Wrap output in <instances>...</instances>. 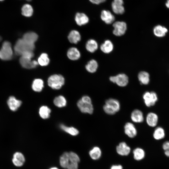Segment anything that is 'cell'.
<instances>
[{"instance_id": "cell-41", "label": "cell", "mask_w": 169, "mask_h": 169, "mask_svg": "<svg viewBox=\"0 0 169 169\" xmlns=\"http://www.w3.org/2000/svg\"><path fill=\"white\" fill-rule=\"evenodd\" d=\"M106 0H89V1L92 3L99 4L100 3L105 2Z\"/></svg>"}, {"instance_id": "cell-5", "label": "cell", "mask_w": 169, "mask_h": 169, "mask_svg": "<svg viewBox=\"0 0 169 169\" xmlns=\"http://www.w3.org/2000/svg\"><path fill=\"white\" fill-rule=\"evenodd\" d=\"M110 81L116 84L120 87H125L127 85L129 79L127 75L124 74H120L116 75L111 76L109 78Z\"/></svg>"}, {"instance_id": "cell-23", "label": "cell", "mask_w": 169, "mask_h": 169, "mask_svg": "<svg viewBox=\"0 0 169 169\" xmlns=\"http://www.w3.org/2000/svg\"><path fill=\"white\" fill-rule=\"evenodd\" d=\"M68 39L71 43L76 44L80 40L81 36L78 31L74 30L72 31L69 33Z\"/></svg>"}, {"instance_id": "cell-19", "label": "cell", "mask_w": 169, "mask_h": 169, "mask_svg": "<svg viewBox=\"0 0 169 169\" xmlns=\"http://www.w3.org/2000/svg\"><path fill=\"white\" fill-rule=\"evenodd\" d=\"M168 31L166 27L161 25H157L153 28V32L154 35L158 37H162L165 36Z\"/></svg>"}, {"instance_id": "cell-28", "label": "cell", "mask_w": 169, "mask_h": 169, "mask_svg": "<svg viewBox=\"0 0 169 169\" xmlns=\"http://www.w3.org/2000/svg\"><path fill=\"white\" fill-rule=\"evenodd\" d=\"M59 162L60 166L64 168L67 169L69 162V152H65L61 156Z\"/></svg>"}, {"instance_id": "cell-29", "label": "cell", "mask_w": 169, "mask_h": 169, "mask_svg": "<svg viewBox=\"0 0 169 169\" xmlns=\"http://www.w3.org/2000/svg\"><path fill=\"white\" fill-rule=\"evenodd\" d=\"M89 155L92 159H98L101 155V150L98 147H94L89 151Z\"/></svg>"}, {"instance_id": "cell-3", "label": "cell", "mask_w": 169, "mask_h": 169, "mask_svg": "<svg viewBox=\"0 0 169 169\" xmlns=\"http://www.w3.org/2000/svg\"><path fill=\"white\" fill-rule=\"evenodd\" d=\"M13 55V51L10 43L8 41L4 42L0 49V59L3 60L11 59Z\"/></svg>"}, {"instance_id": "cell-46", "label": "cell", "mask_w": 169, "mask_h": 169, "mask_svg": "<svg viewBox=\"0 0 169 169\" xmlns=\"http://www.w3.org/2000/svg\"><path fill=\"white\" fill-rule=\"evenodd\" d=\"M2 39V37L0 36V42L1 41Z\"/></svg>"}, {"instance_id": "cell-42", "label": "cell", "mask_w": 169, "mask_h": 169, "mask_svg": "<svg viewBox=\"0 0 169 169\" xmlns=\"http://www.w3.org/2000/svg\"><path fill=\"white\" fill-rule=\"evenodd\" d=\"M110 169H123V167L120 165H113L111 167Z\"/></svg>"}, {"instance_id": "cell-14", "label": "cell", "mask_w": 169, "mask_h": 169, "mask_svg": "<svg viewBox=\"0 0 169 169\" xmlns=\"http://www.w3.org/2000/svg\"><path fill=\"white\" fill-rule=\"evenodd\" d=\"M131 117L132 120L136 123H141L144 120L142 112L138 109H136L132 111Z\"/></svg>"}, {"instance_id": "cell-37", "label": "cell", "mask_w": 169, "mask_h": 169, "mask_svg": "<svg viewBox=\"0 0 169 169\" xmlns=\"http://www.w3.org/2000/svg\"><path fill=\"white\" fill-rule=\"evenodd\" d=\"M69 162L78 163L80 161V159L78 156L73 152H69Z\"/></svg>"}, {"instance_id": "cell-12", "label": "cell", "mask_w": 169, "mask_h": 169, "mask_svg": "<svg viewBox=\"0 0 169 169\" xmlns=\"http://www.w3.org/2000/svg\"><path fill=\"white\" fill-rule=\"evenodd\" d=\"M117 153L120 155L125 156L128 155L131 151V148L124 142H121L116 147Z\"/></svg>"}, {"instance_id": "cell-31", "label": "cell", "mask_w": 169, "mask_h": 169, "mask_svg": "<svg viewBox=\"0 0 169 169\" xmlns=\"http://www.w3.org/2000/svg\"><path fill=\"white\" fill-rule=\"evenodd\" d=\"M111 8L113 12L116 14H122L125 11L123 5L115 3L113 2L111 3Z\"/></svg>"}, {"instance_id": "cell-24", "label": "cell", "mask_w": 169, "mask_h": 169, "mask_svg": "<svg viewBox=\"0 0 169 169\" xmlns=\"http://www.w3.org/2000/svg\"><path fill=\"white\" fill-rule=\"evenodd\" d=\"M98 48V44L94 39H90L86 43V48L88 51L90 53L95 52L97 50Z\"/></svg>"}, {"instance_id": "cell-20", "label": "cell", "mask_w": 169, "mask_h": 169, "mask_svg": "<svg viewBox=\"0 0 169 169\" xmlns=\"http://www.w3.org/2000/svg\"><path fill=\"white\" fill-rule=\"evenodd\" d=\"M105 104L108 105L113 109L116 112H118L120 109V104L117 100L113 98H110L106 100Z\"/></svg>"}, {"instance_id": "cell-44", "label": "cell", "mask_w": 169, "mask_h": 169, "mask_svg": "<svg viewBox=\"0 0 169 169\" xmlns=\"http://www.w3.org/2000/svg\"><path fill=\"white\" fill-rule=\"evenodd\" d=\"M166 5L168 8H169V0H167L166 3Z\"/></svg>"}, {"instance_id": "cell-6", "label": "cell", "mask_w": 169, "mask_h": 169, "mask_svg": "<svg viewBox=\"0 0 169 169\" xmlns=\"http://www.w3.org/2000/svg\"><path fill=\"white\" fill-rule=\"evenodd\" d=\"M143 98L145 105L147 107L154 105L157 101L156 94L154 91H146L143 95Z\"/></svg>"}, {"instance_id": "cell-10", "label": "cell", "mask_w": 169, "mask_h": 169, "mask_svg": "<svg viewBox=\"0 0 169 169\" xmlns=\"http://www.w3.org/2000/svg\"><path fill=\"white\" fill-rule=\"evenodd\" d=\"M7 104L9 109L13 111H15L20 107L22 101L17 99L13 96H11L7 101Z\"/></svg>"}, {"instance_id": "cell-22", "label": "cell", "mask_w": 169, "mask_h": 169, "mask_svg": "<svg viewBox=\"0 0 169 169\" xmlns=\"http://www.w3.org/2000/svg\"><path fill=\"white\" fill-rule=\"evenodd\" d=\"M68 58L72 60H76L80 57V54L79 51L76 48L72 47L69 49L67 52Z\"/></svg>"}, {"instance_id": "cell-17", "label": "cell", "mask_w": 169, "mask_h": 169, "mask_svg": "<svg viewBox=\"0 0 169 169\" xmlns=\"http://www.w3.org/2000/svg\"><path fill=\"white\" fill-rule=\"evenodd\" d=\"M114 46L112 42L109 40H105L100 45L101 51L105 54H109L113 50Z\"/></svg>"}, {"instance_id": "cell-25", "label": "cell", "mask_w": 169, "mask_h": 169, "mask_svg": "<svg viewBox=\"0 0 169 169\" xmlns=\"http://www.w3.org/2000/svg\"><path fill=\"white\" fill-rule=\"evenodd\" d=\"M32 89L35 91L40 92L44 87V82L39 79H35L32 86Z\"/></svg>"}, {"instance_id": "cell-32", "label": "cell", "mask_w": 169, "mask_h": 169, "mask_svg": "<svg viewBox=\"0 0 169 169\" xmlns=\"http://www.w3.org/2000/svg\"><path fill=\"white\" fill-rule=\"evenodd\" d=\"M51 112L50 109L47 106H41L39 110V114L40 116L43 119L49 118Z\"/></svg>"}, {"instance_id": "cell-13", "label": "cell", "mask_w": 169, "mask_h": 169, "mask_svg": "<svg viewBox=\"0 0 169 169\" xmlns=\"http://www.w3.org/2000/svg\"><path fill=\"white\" fill-rule=\"evenodd\" d=\"M25 161V158L21 152H17L13 155L12 161L14 165L20 167L22 166Z\"/></svg>"}, {"instance_id": "cell-33", "label": "cell", "mask_w": 169, "mask_h": 169, "mask_svg": "<svg viewBox=\"0 0 169 169\" xmlns=\"http://www.w3.org/2000/svg\"><path fill=\"white\" fill-rule=\"evenodd\" d=\"M134 158L137 161L142 159L145 156V152L143 149L137 148L135 149L133 151Z\"/></svg>"}, {"instance_id": "cell-16", "label": "cell", "mask_w": 169, "mask_h": 169, "mask_svg": "<svg viewBox=\"0 0 169 169\" xmlns=\"http://www.w3.org/2000/svg\"><path fill=\"white\" fill-rule=\"evenodd\" d=\"M75 19L77 24L79 26L85 25L89 21V19L87 16L82 13H77Z\"/></svg>"}, {"instance_id": "cell-34", "label": "cell", "mask_w": 169, "mask_h": 169, "mask_svg": "<svg viewBox=\"0 0 169 169\" xmlns=\"http://www.w3.org/2000/svg\"><path fill=\"white\" fill-rule=\"evenodd\" d=\"M54 104L59 107L65 106L66 104V100L63 96L60 95L56 97L54 100Z\"/></svg>"}, {"instance_id": "cell-39", "label": "cell", "mask_w": 169, "mask_h": 169, "mask_svg": "<svg viewBox=\"0 0 169 169\" xmlns=\"http://www.w3.org/2000/svg\"><path fill=\"white\" fill-rule=\"evenodd\" d=\"M162 148L165 155L169 157V141H166L163 143Z\"/></svg>"}, {"instance_id": "cell-15", "label": "cell", "mask_w": 169, "mask_h": 169, "mask_svg": "<svg viewBox=\"0 0 169 169\" xmlns=\"http://www.w3.org/2000/svg\"><path fill=\"white\" fill-rule=\"evenodd\" d=\"M146 122L150 126L154 127L156 126L158 121V116L155 113L150 112L148 113L146 117Z\"/></svg>"}, {"instance_id": "cell-2", "label": "cell", "mask_w": 169, "mask_h": 169, "mask_svg": "<svg viewBox=\"0 0 169 169\" xmlns=\"http://www.w3.org/2000/svg\"><path fill=\"white\" fill-rule=\"evenodd\" d=\"M78 107L81 111L83 113L92 114L94 108L90 98L88 96H84L77 102Z\"/></svg>"}, {"instance_id": "cell-45", "label": "cell", "mask_w": 169, "mask_h": 169, "mask_svg": "<svg viewBox=\"0 0 169 169\" xmlns=\"http://www.w3.org/2000/svg\"><path fill=\"white\" fill-rule=\"evenodd\" d=\"M49 169H59L56 167H53L50 168Z\"/></svg>"}, {"instance_id": "cell-27", "label": "cell", "mask_w": 169, "mask_h": 169, "mask_svg": "<svg viewBox=\"0 0 169 169\" xmlns=\"http://www.w3.org/2000/svg\"><path fill=\"white\" fill-rule=\"evenodd\" d=\"M98 67V63L94 59H92L85 66V68L87 71L91 73H94L95 72Z\"/></svg>"}, {"instance_id": "cell-38", "label": "cell", "mask_w": 169, "mask_h": 169, "mask_svg": "<svg viewBox=\"0 0 169 169\" xmlns=\"http://www.w3.org/2000/svg\"><path fill=\"white\" fill-rule=\"evenodd\" d=\"M103 109L105 112L108 115H113L116 113L113 109L105 104L104 105Z\"/></svg>"}, {"instance_id": "cell-18", "label": "cell", "mask_w": 169, "mask_h": 169, "mask_svg": "<svg viewBox=\"0 0 169 169\" xmlns=\"http://www.w3.org/2000/svg\"><path fill=\"white\" fill-rule=\"evenodd\" d=\"M38 38V35L33 32H28L25 33L22 38L26 41L32 44H34Z\"/></svg>"}, {"instance_id": "cell-43", "label": "cell", "mask_w": 169, "mask_h": 169, "mask_svg": "<svg viewBox=\"0 0 169 169\" xmlns=\"http://www.w3.org/2000/svg\"><path fill=\"white\" fill-rule=\"evenodd\" d=\"M113 2L115 3L123 5L124 3L123 0H114Z\"/></svg>"}, {"instance_id": "cell-8", "label": "cell", "mask_w": 169, "mask_h": 169, "mask_svg": "<svg viewBox=\"0 0 169 169\" xmlns=\"http://www.w3.org/2000/svg\"><path fill=\"white\" fill-rule=\"evenodd\" d=\"M31 59L21 56L19 59L20 64L23 68L30 69L36 67L38 64V61L31 60Z\"/></svg>"}, {"instance_id": "cell-48", "label": "cell", "mask_w": 169, "mask_h": 169, "mask_svg": "<svg viewBox=\"0 0 169 169\" xmlns=\"http://www.w3.org/2000/svg\"><path fill=\"white\" fill-rule=\"evenodd\" d=\"M4 0H0V1H3Z\"/></svg>"}, {"instance_id": "cell-1", "label": "cell", "mask_w": 169, "mask_h": 169, "mask_svg": "<svg viewBox=\"0 0 169 169\" xmlns=\"http://www.w3.org/2000/svg\"><path fill=\"white\" fill-rule=\"evenodd\" d=\"M34 48V44L29 43L22 38L18 39L16 42L13 50L16 55L21 56L26 52L33 51Z\"/></svg>"}, {"instance_id": "cell-47", "label": "cell", "mask_w": 169, "mask_h": 169, "mask_svg": "<svg viewBox=\"0 0 169 169\" xmlns=\"http://www.w3.org/2000/svg\"><path fill=\"white\" fill-rule=\"evenodd\" d=\"M27 0V1H31V0Z\"/></svg>"}, {"instance_id": "cell-4", "label": "cell", "mask_w": 169, "mask_h": 169, "mask_svg": "<svg viewBox=\"0 0 169 169\" xmlns=\"http://www.w3.org/2000/svg\"><path fill=\"white\" fill-rule=\"evenodd\" d=\"M48 85L54 89H59L64 84V79L59 74H54L49 77L48 80Z\"/></svg>"}, {"instance_id": "cell-35", "label": "cell", "mask_w": 169, "mask_h": 169, "mask_svg": "<svg viewBox=\"0 0 169 169\" xmlns=\"http://www.w3.org/2000/svg\"><path fill=\"white\" fill-rule=\"evenodd\" d=\"M38 63L42 66L47 65L49 62V59L47 54L43 53L38 58Z\"/></svg>"}, {"instance_id": "cell-36", "label": "cell", "mask_w": 169, "mask_h": 169, "mask_svg": "<svg viewBox=\"0 0 169 169\" xmlns=\"http://www.w3.org/2000/svg\"><path fill=\"white\" fill-rule=\"evenodd\" d=\"M60 127L62 130L72 136H76L79 133L78 131L72 127H68L63 125H61Z\"/></svg>"}, {"instance_id": "cell-30", "label": "cell", "mask_w": 169, "mask_h": 169, "mask_svg": "<svg viewBox=\"0 0 169 169\" xmlns=\"http://www.w3.org/2000/svg\"><path fill=\"white\" fill-rule=\"evenodd\" d=\"M165 136V131L162 128L158 127L156 128L153 134V136L155 139L161 140Z\"/></svg>"}, {"instance_id": "cell-11", "label": "cell", "mask_w": 169, "mask_h": 169, "mask_svg": "<svg viewBox=\"0 0 169 169\" xmlns=\"http://www.w3.org/2000/svg\"><path fill=\"white\" fill-rule=\"evenodd\" d=\"M100 18L102 20L107 24L112 23L115 20L114 15L108 10H103L101 13Z\"/></svg>"}, {"instance_id": "cell-7", "label": "cell", "mask_w": 169, "mask_h": 169, "mask_svg": "<svg viewBox=\"0 0 169 169\" xmlns=\"http://www.w3.org/2000/svg\"><path fill=\"white\" fill-rule=\"evenodd\" d=\"M113 26L114 28L113 33L114 35L117 36H120L123 35L127 29V25L123 21H116L113 23Z\"/></svg>"}, {"instance_id": "cell-21", "label": "cell", "mask_w": 169, "mask_h": 169, "mask_svg": "<svg viewBox=\"0 0 169 169\" xmlns=\"http://www.w3.org/2000/svg\"><path fill=\"white\" fill-rule=\"evenodd\" d=\"M138 80L141 84L146 85L150 82L149 74L145 71H142L139 73L138 75Z\"/></svg>"}, {"instance_id": "cell-26", "label": "cell", "mask_w": 169, "mask_h": 169, "mask_svg": "<svg viewBox=\"0 0 169 169\" xmlns=\"http://www.w3.org/2000/svg\"><path fill=\"white\" fill-rule=\"evenodd\" d=\"M22 14L26 17H30L32 16L33 9L32 6L29 4L24 5L21 8Z\"/></svg>"}, {"instance_id": "cell-40", "label": "cell", "mask_w": 169, "mask_h": 169, "mask_svg": "<svg viewBox=\"0 0 169 169\" xmlns=\"http://www.w3.org/2000/svg\"><path fill=\"white\" fill-rule=\"evenodd\" d=\"M78 163L69 162L67 166V169H78Z\"/></svg>"}, {"instance_id": "cell-9", "label": "cell", "mask_w": 169, "mask_h": 169, "mask_svg": "<svg viewBox=\"0 0 169 169\" xmlns=\"http://www.w3.org/2000/svg\"><path fill=\"white\" fill-rule=\"evenodd\" d=\"M124 129L125 134L130 138H134L137 135L136 128L134 125L131 122L126 123L124 126Z\"/></svg>"}]
</instances>
